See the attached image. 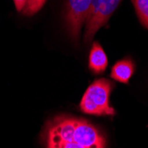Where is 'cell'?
<instances>
[{
	"label": "cell",
	"mask_w": 148,
	"mask_h": 148,
	"mask_svg": "<svg viewBox=\"0 0 148 148\" xmlns=\"http://www.w3.org/2000/svg\"><path fill=\"white\" fill-rule=\"evenodd\" d=\"M113 84L106 79L96 80L86 90L80 103L84 113L95 115H114V109L109 106Z\"/></svg>",
	"instance_id": "obj_1"
},
{
	"label": "cell",
	"mask_w": 148,
	"mask_h": 148,
	"mask_svg": "<svg viewBox=\"0 0 148 148\" xmlns=\"http://www.w3.org/2000/svg\"><path fill=\"white\" fill-rule=\"evenodd\" d=\"M122 0H92L90 13L85 21L84 42L90 43L98 30L103 27Z\"/></svg>",
	"instance_id": "obj_2"
},
{
	"label": "cell",
	"mask_w": 148,
	"mask_h": 148,
	"mask_svg": "<svg viewBox=\"0 0 148 148\" xmlns=\"http://www.w3.org/2000/svg\"><path fill=\"white\" fill-rule=\"evenodd\" d=\"M92 5V0H68L65 21L69 36L78 41L81 29L86 21Z\"/></svg>",
	"instance_id": "obj_3"
},
{
	"label": "cell",
	"mask_w": 148,
	"mask_h": 148,
	"mask_svg": "<svg viewBox=\"0 0 148 148\" xmlns=\"http://www.w3.org/2000/svg\"><path fill=\"white\" fill-rule=\"evenodd\" d=\"M45 142L47 148H86L75 142L55 123L54 120L51 121L47 125Z\"/></svg>",
	"instance_id": "obj_4"
},
{
	"label": "cell",
	"mask_w": 148,
	"mask_h": 148,
	"mask_svg": "<svg viewBox=\"0 0 148 148\" xmlns=\"http://www.w3.org/2000/svg\"><path fill=\"white\" fill-rule=\"evenodd\" d=\"M107 66V57L101 45L94 42L89 56V68L95 74L103 73Z\"/></svg>",
	"instance_id": "obj_5"
},
{
	"label": "cell",
	"mask_w": 148,
	"mask_h": 148,
	"mask_svg": "<svg viewBox=\"0 0 148 148\" xmlns=\"http://www.w3.org/2000/svg\"><path fill=\"white\" fill-rule=\"evenodd\" d=\"M134 72V64L130 60L117 62L112 69L111 77L120 83L127 84Z\"/></svg>",
	"instance_id": "obj_6"
},
{
	"label": "cell",
	"mask_w": 148,
	"mask_h": 148,
	"mask_svg": "<svg viewBox=\"0 0 148 148\" xmlns=\"http://www.w3.org/2000/svg\"><path fill=\"white\" fill-rule=\"evenodd\" d=\"M142 24L148 29V0H132Z\"/></svg>",
	"instance_id": "obj_7"
},
{
	"label": "cell",
	"mask_w": 148,
	"mask_h": 148,
	"mask_svg": "<svg viewBox=\"0 0 148 148\" xmlns=\"http://www.w3.org/2000/svg\"><path fill=\"white\" fill-rule=\"evenodd\" d=\"M46 0H28V4L23 10L24 14L33 15L36 13L45 4Z\"/></svg>",
	"instance_id": "obj_8"
},
{
	"label": "cell",
	"mask_w": 148,
	"mask_h": 148,
	"mask_svg": "<svg viewBox=\"0 0 148 148\" xmlns=\"http://www.w3.org/2000/svg\"><path fill=\"white\" fill-rule=\"evenodd\" d=\"M13 2H14V5H15L16 10L18 12H21L27 6L28 0H13Z\"/></svg>",
	"instance_id": "obj_9"
}]
</instances>
